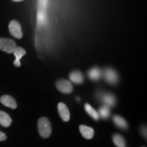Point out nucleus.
Returning a JSON list of instances; mask_svg holds the SVG:
<instances>
[{
  "label": "nucleus",
  "instance_id": "obj_1",
  "mask_svg": "<svg viewBox=\"0 0 147 147\" xmlns=\"http://www.w3.org/2000/svg\"><path fill=\"white\" fill-rule=\"evenodd\" d=\"M38 127L40 135L44 138H47L51 136L52 127L50 121L47 117H41L38 122Z\"/></svg>",
  "mask_w": 147,
  "mask_h": 147
},
{
  "label": "nucleus",
  "instance_id": "obj_2",
  "mask_svg": "<svg viewBox=\"0 0 147 147\" xmlns=\"http://www.w3.org/2000/svg\"><path fill=\"white\" fill-rule=\"evenodd\" d=\"M16 44L13 40L10 38H0V50L11 54L13 53L16 48Z\"/></svg>",
  "mask_w": 147,
  "mask_h": 147
},
{
  "label": "nucleus",
  "instance_id": "obj_3",
  "mask_svg": "<svg viewBox=\"0 0 147 147\" xmlns=\"http://www.w3.org/2000/svg\"><path fill=\"white\" fill-rule=\"evenodd\" d=\"M9 31L10 34L16 39H21L23 37V31L20 23L16 20H12L9 23Z\"/></svg>",
  "mask_w": 147,
  "mask_h": 147
},
{
  "label": "nucleus",
  "instance_id": "obj_4",
  "mask_svg": "<svg viewBox=\"0 0 147 147\" xmlns=\"http://www.w3.org/2000/svg\"><path fill=\"white\" fill-rule=\"evenodd\" d=\"M56 87L60 92L66 94L71 93L74 89L71 82L65 79H61L57 81Z\"/></svg>",
  "mask_w": 147,
  "mask_h": 147
},
{
  "label": "nucleus",
  "instance_id": "obj_5",
  "mask_svg": "<svg viewBox=\"0 0 147 147\" xmlns=\"http://www.w3.org/2000/svg\"><path fill=\"white\" fill-rule=\"evenodd\" d=\"M103 74L104 79L108 83L115 85L119 82L118 74L113 68H106Z\"/></svg>",
  "mask_w": 147,
  "mask_h": 147
},
{
  "label": "nucleus",
  "instance_id": "obj_6",
  "mask_svg": "<svg viewBox=\"0 0 147 147\" xmlns=\"http://www.w3.org/2000/svg\"><path fill=\"white\" fill-rule=\"evenodd\" d=\"M58 110L62 120L65 121V122H67V121H69V119H70V114H69L68 108L67 107V106H66L64 103H59Z\"/></svg>",
  "mask_w": 147,
  "mask_h": 147
},
{
  "label": "nucleus",
  "instance_id": "obj_7",
  "mask_svg": "<svg viewBox=\"0 0 147 147\" xmlns=\"http://www.w3.org/2000/svg\"><path fill=\"white\" fill-rule=\"evenodd\" d=\"M0 102L3 105L6 106V107L12 108V109H16V107H17V104H16L15 100L13 97L8 95H5L1 96V98H0Z\"/></svg>",
  "mask_w": 147,
  "mask_h": 147
},
{
  "label": "nucleus",
  "instance_id": "obj_8",
  "mask_svg": "<svg viewBox=\"0 0 147 147\" xmlns=\"http://www.w3.org/2000/svg\"><path fill=\"white\" fill-rule=\"evenodd\" d=\"M79 130H80L82 136L85 139H91L94 136V130L90 127L86 126L84 125H81L79 127Z\"/></svg>",
  "mask_w": 147,
  "mask_h": 147
},
{
  "label": "nucleus",
  "instance_id": "obj_9",
  "mask_svg": "<svg viewBox=\"0 0 147 147\" xmlns=\"http://www.w3.org/2000/svg\"><path fill=\"white\" fill-rule=\"evenodd\" d=\"M69 80L74 83L80 84L84 82V76L80 71H73L69 75Z\"/></svg>",
  "mask_w": 147,
  "mask_h": 147
},
{
  "label": "nucleus",
  "instance_id": "obj_10",
  "mask_svg": "<svg viewBox=\"0 0 147 147\" xmlns=\"http://www.w3.org/2000/svg\"><path fill=\"white\" fill-rule=\"evenodd\" d=\"M101 100L104 103V105L107 106L110 108L115 106L116 104V102H117L115 97L111 93H104V94L102 95Z\"/></svg>",
  "mask_w": 147,
  "mask_h": 147
},
{
  "label": "nucleus",
  "instance_id": "obj_11",
  "mask_svg": "<svg viewBox=\"0 0 147 147\" xmlns=\"http://www.w3.org/2000/svg\"><path fill=\"white\" fill-rule=\"evenodd\" d=\"M13 54L15 56L16 59L14 60V65L16 66V67H20L21 66V59L26 54V51L25 49H23V48L19 47H16L15 49V50L14 51Z\"/></svg>",
  "mask_w": 147,
  "mask_h": 147
},
{
  "label": "nucleus",
  "instance_id": "obj_12",
  "mask_svg": "<svg viewBox=\"0 0 147 147\" xmlns=\"http://www.w3.org/2000/svg\"><path fill=\"white\" fill-rule=\"evenodd\" d=\"M102 75V70L97 67H93L88 71V76L93 81H97V80H100Z\"/></svg>",
  "mask_w": 147,
  "mask_h": 147
},
{
  "label": "nucleus",
  "instance_id": "obj_13",
  "mask_svg": "<svg viewBox=\"0 0 147 147\" xmlns=\"http://www.w3.org/2000/svg\"><path fill=\"white\" fill-rule=\"evenodd\" d=\"M113 121L117 127L121 129H127L128 127V124L125 119L119 115H115L113 117Z\"/></svg>",
  "mask_w": 147,
  "mask_h": 147
},
{
  "label": "nucleus",
  "instance_id": "obj_14",
  "mask_svg": "<svg viewBox=\"0 0 147 147\" xmlns=\"http://www.w3.org/2000/svg\"><path fill=\"white\" fill-rule=\"evenodd\" d=\"M12 123V119L8 114L3 111H0V125L4 127H10Z\"/></svg>",
  "mask_w": 147,
  "mask_h": 147
},
{
  "label": "nucleus",
  "instance_id": "obj_15",
  "mask_svg": "<svg viewBox=\"0 0 147 147\" xmlns=\"http://www.w3.org/2000/svg\"><path fill=\"white\" fill-rule=\"evenodd\" d=\"M84 109H85L86 112H87L88 115H89L90 117H91L95 121H98L99 119H100L98 112H97V110H95L94 108L90 105V104H84Z\"/></svg>",
  "mask_w": 147,
  "mask_h": 147
},
{
  "label": "nucleus",
  "instance_id": "obj_16",
  "mask_svg": "<svg viewBox=\"0 0 147 147\" xmlns=\"http://www.w3.org/2000/svg\"><path fill=\"white\" fill-rule=\"evenodd\" d=\"M113 140L115 144L117 147H125L126 142L125 140L120 134H115L113 136Z\"/></svg>",
  "mask_w": 147,
  "mask_h": 147
},
{
  "label": "nucleus",
  "instance_id": "obj_17",
  "mask_svg": "<svg viewBox=\"0 0 147 147\" xmlns=\"http://www.w3.org/2000/svg\"><path fill=\"white\" fill-rule=\"evenodd\" d=\"M100 117L103 119H107L110 115V108L107 106H102L99 108L98 111Z\"/></svg>",
  "mask_w": 147,
  "mask_h": 147
},
{
  "label": "nucleus",
  "instance_id": "obj_18",
  "mask_svg": "<svg viewBox=\"0 0 147 147\" xmlns=\"http://www.w3.org/2000/svg\"><path fill=\"white\" fill-rule=\"evenodd\" d=\"M7 136L4 133H3L2 131H0V141H3L5 140H6Z\"/></svg>",
  "mask_w": 147,
  "mask_h": 147
},
{
  "label": "nucleus",
  "instance_id": "obj_19",
  "mask_svg": "<svg viewBox=\"0 0 147 147\" xmlns=\"http://www.w3.org/2000/svg\"><path fill=\"white\" fill-rule=\"evenodd\" d=\"M142 135L144 136V137H145V138H146V127H142Z\"/></svg>",
  "mask_w": 147,
  "mask_h": 147
},
{
  "label": "nucleus",
  "instance_id": "obj_20",
  "mask_svg": "<svg viewBox=\"0 0 147 147\" xmlns=\"http://www.w3.org/2000/svg\"><path fill=\"white\" fill-rule=\"evenodd\" d=\"M12 1H15V2H20V1H24V0H12Z\"/></svg>",
  "mask_w": 147,
  "mask_h": 147
}]
</instances>
